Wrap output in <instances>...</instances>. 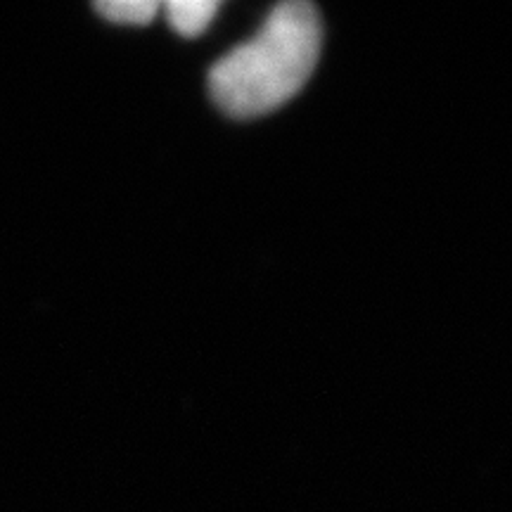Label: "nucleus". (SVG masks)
Returning <instances> with one entry per match:
<instances>
[{
	"mask_svg": "<svg viewBox=\"0 0 512 512\" xmlns=\"http://www.w3.org/2000/svg\"><path fill=\"white\" fill-rule=\"evenodd\" d=\"M323 27L309 3L278 5L252 41L209 72V91L228 117L254 119L283 107L304 88L318 64Z\"/></svg>",
	"mask_w": 512,
	"mask_h": 512,
	"instance_id": "nucleus-1",
	"label": "nucleus"
},
{
	"mask_svg": "<svg viewBox=\"0 0 512 512\" xmlns=\"http://www.w3.org/2000/svg\"><path fill=\"white\" fill-rule=\"evenodd\" d=\"M169 24L181 36H197L209 27L219 3L216 0H171L164 5Z\"/></svg>",
	"mask_w": 512,
	"mask_h": 512,
	"instance_id": "nucleus-2",
	"label": "nucleus"
},
{
	"mask_svg": "<svg viewBox=\"0 0 512 512\" xmlns=\"http://www.w3.org/2000/svg\"><path fill=\"white\" fill-rule=\"evenodd\" d=\"M159 8L162 5L152 3V0H105V3L95 5V10L105 19H110V22L136 24V27L150 24Z\"/></svg>",
	"mask_w": 512,
	"mask_h": 512,
	"instance_id": "nucleus-3",
	"label": "nucleus"
}]
</instances>
